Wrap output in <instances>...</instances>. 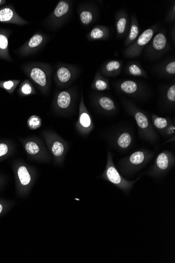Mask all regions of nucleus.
<instances>
[{"label":"nucleus","mask_w":175,"mask_h":263,"mask_svg":"<svg viewBox=\"0 0 175 263\" xmlns=\"http://www.w3.org/2000/svg\"><path fill=\"white\" fill-rule=\"evenodd\" d=\"M18 83V81H8L0 83V86L3 87L7 91L12 92Z\"/></svg>","instance_id":"nucleus-33"},{"label":"nucleus","mask_w":175,"mask_h":263,"mask_svg":"<svg viewBox=\"0 0 175 263\" xmlns=\"http://www.w3.org/2000/svg\"><path fill=\"white\" fill-rule=\"evenodd\" d=\"M78 124L79 129H81L85 133H88L93 129L92 118L88 111L85 107L83 95H82L80 108H79Z\"/></svg>","instance_id":"nucleus-8"},{"label":"nucleus","mask_w":175,"mask_h":263,"mask_svg":"<svg viewBox=\"0 0 175 263\" xmlns=\"http://www.w3.org/2000/svg\"><path fill=\"white\" fill-rule=\"evenodd\" d=\"M140 33V28L138 21L134 15L131 18V25L129 34L124 42L125 46H129L137 40Z\"/></svg>","instance_id":"nucleus-14"},{"label":"nucleus","mask_w":175,"mask_h":263,"mask_svg":"<svg viewBox=\"0 0 175 263\" xmlns=\"http://www.w3.org/2000/svg\"><path fill=\"white\" fill-rule=\"evenodd\" d=\"M151 118L155 128L162 132L171 124V121L168 118L158 117L155 114H153Z\"/></svg>","instance_id":"nucleus-21"},{"label":"nucleus","mask_w":175,"mask_h":263,"mask_svg":"<svg viewBox=\"0 0 175 263\" xmlns=\"http://www.w3.org/2000/svg\"><path fill=\"white\" fill-rule=\"evenodd\" d=\"M80 18L84 25H88L92 21L93 14L89 11H83L81 13Z\"/></svg>","instance_id":"nucleus-30"},{"label":"nucleus","mask_w":175,"mask_h":263,"mask_svg":"<svg viewBox=\"0 0 175 263\" xmlns=\"http://www.w3.org/2000/svg\"><path fill=\"white\" fill-rule=\"evenodd\" d=\"M8 46L9 40L7 35L3 32H0V58L10 60Z\"/></svg>","instance_id":"nucleus-18"},{"label":"nucleus","mask_w":175,"mask_h":263,"mask_svg":"<svg viewBox=\"0 0 175 263\" xmlns=\"http://www.w3.org/2000/svg\"><path fill=\"white\" fill-rule=\"evenodd\" d=\"M175 163L174 154L170 151H164L157 156L152 166L146 174L153 178L162 177L172 169Z\"/></svg>","instance_id":"nucleus-4"},{"label":"nucleus","mask_w":175,"mask_h":263,"mask_svg":"<svg viewBox=\"0 0 175 263\" xmlns=\"http://www.w3.org/2000/svg\"><path fill=\"white\" fill-rule=\"evenodd\" d=\"M69 10V4L63 1H60L58 4L54 11V15L56 17L60 18L67 14Z\"/></svg>","instance_id":"nucleus-23"},{"label":"nucleus","mask_w":175,"mask_h":263,"mask_svg":"<svg viewBox=\"0 0 175 263\" xmlns=\"http://www.w3.org/2000/svg\"><path fill=\"white\" fill-rule=\"evenodd\" d=\"M6 3V1H3V0H0V6L5 4Z\"/></svg>","instance_id":"nucleus-38"},{"label":"nucleus","mask_w":175,"mask_h":263,"mask_svg":"<svg viewBox=\"0 0 175 263\" xmlns=\"http://www.w3.org/2000/svg\"><path fill=\"white\" fill-rule=\"evenodd\" d=\"M98 103L100 108L107 113H113L116 110L117 107L115 101L106 96L100 97L98 99Z\"/></svg>","instance_id":"nucleus-17"},{"label":"nucleus","mask_w":175,"mask_h":263,"mask_svg":"<svg viewBox=\"0 0 175 263\" xmlns=\"http://www.w3.org/2000/svg\"><path fill=\"white\" fill-rule=\"evenodd\" d=\"M15 171L18 183V193L21 197H25L29 192L31 181V174L25 165H16Z\"/></svg>","instance_id":"nucleus-6"},{"label":"nucleus","mask_w":175,"mask_h":263,"mask_svg":"<svg viewBox=\"0 0 175 263\" xmlns=\"http://www.w3.org/2000/svg\"><path fill=\"white\" fill-rule=\"evenodd\" d=\"M128 72L129 74L138 77L148 78V76L145 70L142 69L137 64H132L128 67Z\"/></svg>","instance_id":"nucleus-24"},{"label":"nucleus","mask_w":175,"mask_h":263,"mask_svg":"<svg viewBox=\"0 0 175 263\" xmlns=\"http://www.w3.org/2000/svg\"><path fill=\"white\" fill-rule=\"evenodd\" d=\"M124 105L128 113L137 122L140 136L150 143L156 142L158 139V134L147 116L131 101H125Z\"/></svg>","instance_id":"nucleus-1"},{"label":"nucleus","mask_w":175,"mask_h":263,"mask_svg":"<svg viewBox=\"0 0 175 263\" xmlns=\"http://www.w3.org/2000/svg\"><path fill=\"white\" fill-rule=\"evenodd\" d=\"M93 86L94 89L98 91H105L110 90L108 79L99 74L95 77Z\"/></svg>","instance_id":"nucleus-20"},{"label":"nucleus","mask_w":175,"mask_h":263,"mask_svg":"<svg viewBox=\"0 0 175 263\" xmlns=\"http://www.w3.org/2000/svg\"><path fill=\"white\" fill-rule=\"evenodd\" d=\"M155 153L147 149H141L122 159L119 169L126 176H130L141 169L152 160Z\"/></svg>","instance_id":"nucleus-2"},{"label":"nucleus","mask_w":175,"mask_h":263,"mask_svg":"<svg viewBox=\"0 0 175 263\" xmlns=\"http://www.w3.org/2000/svg\"><path fill=\"white\" fill-rule=\"evenodd\" d=\"M133 141L132 134L128 132H123L116 137L115 145L119 150H126L131 146Z\"/></svg>","instance_id":"nucleus-12"},{"label":"nucleus","mask_w":175,"mask_h":263,"mask_svg":"<svg viewBox=\"0 0 175 263\" xmlns=\"http://www.w3.org/2000/svg\"><path fill=\"white\" fill-rule=\"evenodd\" d=\"M157 30V27L155 26L143 32L136 41L126 48L124 52L125 57L128 58L140 57L143 50L153 37Z\"/></svg>","instance_id":"nucleus-5"},{"label":"nucleus","mask_w":175,"mask_h":263,"mask_svg":"<svg viewBox=\"0 0 175 263\" xmlns=\"http://www.w3.org/2000/svg\"><path fill=\"white\" fill-rule=\"evenodd\" d=\"M122 67L121 62L117 60L111 61L103 66L102 72L105 76L115 77L121 73Z\"/></svg>","instance_id":"nucleus-13"},{"label":"nucleus","mask_w":175,"mask_h":263,"mask_svg":"<svg viewBox=\"0 0 175 263\" xmlns=\"http://www.w3.org/2000/svg\"><path fill=\"white\" fill-rule=\"evenodd\" d=\"M25 149L29 155L32 156H36L40 152V148L37 143L33 141H29L26 143Z\"/></svg>","instance_id":"nucleus-26"},{"label":"nucleus","mask_w":175,"mask_h":263,"mask_svg":"<svg viewBox=\"0 0 175 263\" xmlns=\"http://www.w3.org/2000/svg\"><path fill=\"white\" fill-rule=\"evenodd\" d=\"M116 30L117 35L123 37L128 33L129 28V17L126 12L121 10L116 15Z\"/></svg>","instance_id":"nucleus-10"},{"label":"nucleus","mask_w":175,"mask_h":263,"mask_svg":"<svg viewBox=\"0 0 175 263\" xmlns=\"http://www.w3.org/2000/svg\"><path fill=\"white\" fill-rule=\"evenodd\" d=\"M2 183H3L2 179L1 177H0V187H1Z\"/></svg>","instance_id":"nucleus-39"},{"label":"nucleus","mask_w":175,"mask_h":263,"mask_svg":"<svg viewBox=\"0 0 175 263\" xmlns=\"http://www.w3.org/2000/svg\"><path fill=\"white\" fill-rule=\"evenodd\" d=\"M14 205V203L13 201L0 198V217L10 211Z\"/></svg>","instance_id":"nucleus-28"},{"label":"nucleus","mask_w":175,"mask_h":263,"mask_svg":"<svg viewBox=\"0 0 175 263\" xmlns=\"http://www.w3.org/2000/svg\"><path fill=\"white\" fill-rule=\"evenodd\" d=\"M166 100L171 104L173 103L175 104V85L174 84L171 85L168 91L166 92Z\"/></svg>","instance_id":"nucleus-31"},{"label":"nucleus","mask_w":175,"mask_h":263,"mask_svg":"<svg viewBox=\"0 0 175 263\" xmlns=\"http://www.w3.org/2000/svg\"><path fill=\"white\" fill-rule=\"evenodd\" d=\"M146 51L151 57L160 56L168 49V39L163 32L159 33L148 43Z\"/></svg>","instance_id":"nucleus-7"},{"label":"nucleus","mask_w":175,"mask_h":263,"mask_svg":"<svg viewBox=\"0 0 175 263\" xmlns=\"http://www.w3.org/2000/svg\"><path fill=\"white\" fill-rule=\"evenodd\" d=\"M119 89L126 94L136 95L142 92L141 87L136 82L127 80L119 85Z\"/></svg>","instance_id":"nucleus-15"},{"label":"nucleus","mask_w":175,"mask_h":263,"mask_svg":"<svg viewBox=\"0 0 175 263\" xmlns=\"http://www.w3.org/2000/svg\"><path fill=\"white\" fill-rule=\"evenodd\" d=\"M10 148L5 143H0V159L5 157L10 154Z\"/></svg>","instance_id":"nucleus-34"},{"label":"nucleus","mask_w":175,"mask_h":263,"mask_svg":"<svg viewBox=\"0 0 175 263\" xmlns=\"http://www.w3.org/2000/svg\"><path fill=\"white\" fill-rule=\"evenodd\" d=\"M0 22L23 25L26 22L23 20L12 7L5 6L0 9Z\"/></svg>","instance_id":"nucleus-9"},{"label":"nucleus","mask_w":175,"mask_h":263,"mask_svg":"<svg viewBox=\"0 0 175 263\" xmlns=\"http://www.w3.org/2000/svg\"><path fill=\"white\" fill-rule=\"evenodd\" d=\"M57 75L59 82L62 83H66L70 80L72 74L68 68L61 67L58 69Z\"/></svg>","instance_id":"nucleus-25"},{"label":"nucleus","mask_w":175,"mask_h":263,"mask_svg":"<svg viewBox=\"0 0 175 263\" xmlns=\"http://www.w3.org/2000/svg\"><path fill=\"white\" fill-rule=\"evenodd\" d=\"M175 6H173V9L171 10L169 12L167 20L168 21L172 22L175 20Z\"/></svg>","instance_id":"nucleus-37"},{"label":"nucleus","mask_w":175,"mask_h":263,"mask_svg":"<svg viewBox=\"0 0 175 263\" xmlns=\"http://www.w3.org/2000/svg\"><path fill=\"white\" fill-rule=\"evenodd\" d=\"M58 106L62 109H67L71 102V94L67 91H63L60 93L58 98Z\"/></svg>","instance_id":"nucleus-22"},{"label":"nucleus","mask_w":175,"mask_h":263,"mask_svg":"<svg viewBox=\"0 0 175 263\" xmlns=\"http://www.w3.org/2000/svg\"><path fill=\"white\" fill-rule=\"evenodd\" d=\"M21 91L23 94L29 95L32 91V89H31V87L29 84L26 83L23 85Z\"/></svg>","instance_id":"nucleus-36"},{"label":"nucleus","mask_w":175,"mask_h":263,"mask_svg":"<svg viewBox=\"0 0 175 263\" xmlns=\"http://www.w3.org/2000/svg\"><path fill=\"white\" fill-rule=\"evenodd\" d=\"M43 40V37L41 35L36 34L31 37L29 42V46L30 48H34L40 45Z\"/></svg>","instance_id":"nucleus-32"},{"label":"nucleus","mask_w":175,"mask_h":263,"mask_svg":"<svg viewBox=\"0 0 175 263\" xmlns=\"http://www.w3.org/2000/svg\"><path fill=\"white\" fill-rule=\"evenodd\" d=\"M175 127L174 124H171L163 132L165 135L168 137H174L175 135Z\"/></svg>","instance_id":"nucleus-35"},{"label":"nucleus","mask_w":175,"mask_h":263,"mask_svg":"<svg viewBox=\"0 0 175 263\" xmlns=\"http://www.w3.org/2000/svg\"><path fill=\"white\" fill-rule=\"evenodd\" d=\"M51 149L56 162L58 164L62 162L67 150L65 143L60 140H55L52 143Z\"/></svg>","instance_id":"nucleus-11"},{"label":"nucleus","mask_w":175,"mask_h":263,"mask_svg":"<svg viewBox=\"0 0 175 263\" xmlns=\"http://www.w3.org/2000/svg\"><path fill=\"white\" fill-rule=\"evenodd\" d=\"M89 36L93 40H106L110 36L109 29L107 27H96L91 30Z\"/></svg>","instance_id":"nucleus-16"},{"label":"nucleus","mask_w":175,"mask_h":263,"mask_svg":"<svg viewBox=\"0 0 175 263\" xmlns=\"http://www.w3.org/2000/svg\"><path fill=\"white\" fill-rule=\"evenodd\" d=\"M162 73L166 76H172L175 75V61L166 63L161 68Z\"/></svg>","instance_id":"nucleus-27"},{"label":"nucleus","mask_w":175,"mask_h":263,"mask_svg":"<svg viewBox=\"0 0 175 263\" xmlns=\"http://www.w3.org/2000/svg\"><path fill=\"white\" fill-rule=\"evenodd\" d=\"M29 128L35 130L39 128L42 125V121L40 118L36 115L31 116L28 121Z\"/></svg>","instance_id":"nucleus-29"},{"label":"nucleus","mask_w":175,"mask_h":263,"mask_svg":"<svg viewBox=\"0 0 175 263\" xmlns=\"http://www.w3.org/2000/svg\"><path fill=\"white\" fill-rule=\"evenodd\" d=\"M101 177L112 183L126 195L131 192L134 185L140 179V178H138L136 180L130 181L124 178L117 170L114 162L113 155L109 151H108L106 168Z\"/></svg>","instance_id":"nucleus-3"},{"label":"nucleus","mask_w":175,"mask_h":263,"mask_svg":"<svg viewBox=\"0 0 175 263\" xmlns=\"http://www.w3.org/2000/svg\"><path fill=\"white\" fill-rule=\"evenodd\" d=\"M30 77L37 84L45 86L46 85V76L43 70L39 68H34L31 70Z\"/></svg>","instance_id":"nucleus-19"}]
</instances>
